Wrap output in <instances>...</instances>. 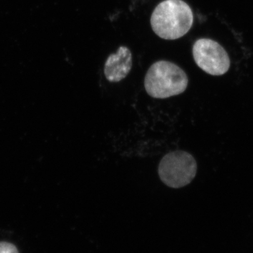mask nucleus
Segmentation results:
<instances>
[{"label":"nucleus","mask_w":253,"mask_h":253,"mask_svg":"<svg viewBox=\"0 0 253 253\" xmlns=\"http://www.w3.org/2000/svg\"><path fill=\"white\" fill-rule=\"evenodd\" d=\"M132 56L130 50L122 46L116 54L110 55L104 66L105 77L111 83L122 81L130 72Z\"/></svg>","instance_id":"39448f33"},{"label":"nucleus","mask_w":253,"mask_h":253,"mask_svg":"<svg viewBox=\"0 0 253 253\" xmlns=\"http://www.w3.org/2000/svg\"><path fill=\"white\" fill-rule=\"evenodd\" d=\"M192 52L197 66L208 74L222 76L230 68L229 54L219 43L212 40H198L193 46Z\"/></svg>","instance_id":"20e7f679"},{"label":"nucleus","mask_w":253,"mask_h":253,"mask_svg":"<svg viewBox=\"0 0 253 253\" xmlns=\"http://www.w3.org/2000/svg\"><path fill=\"white\" fill-rule=\"evenodd\" d=\"M189 79L177 65L166 61L154 63L146 73V92L156 99H166L181 94L187 88Z\"/></svg>","instance_id":"f03ea898"},{"label":"nucleus","mask_w":253,"mask_h":253,"mask_svg":"<svg viewBox=\"0 0 253 253\" xmlns=\"http://www.w3.org/2000/svg\"><path fill=\"white\" fill-rule=\"evenodd\" d=\"M194 22L192 10L183 0H165L155 8L151 17L153 31L164 40L185 36Z\"/></svg>","instance_id":"f257e3e1"},{"label":"nucleus","mask_w":253,"mask_h":253,"mask_svg":"<svg viewBox=\"0 0 253 253\" xmlns=\"http://www.w3.org/2000/svg\"><path fill=\"white\" fill-rule=\"evenodd\" d=\"M0 253H19L14 244L0 242Z\"/></svg>","instance_id":"423d86ee"},{"label":"nucleus","mask_w":253,"mask_h":253,"mask_svg":"<svg viewBox=\"0 0 253 253\" xmlns=\"http://www.w3.org/2000/svg\"><path fill=\"white\" fill-rule=\"evenodd\" d=\"M197 163L189 153L176 151L166 154L158 166L160 179L174 189L189 184L197 172Z\"/></svg>","instance_id":"7ed1b4c3"}]
</instances>
